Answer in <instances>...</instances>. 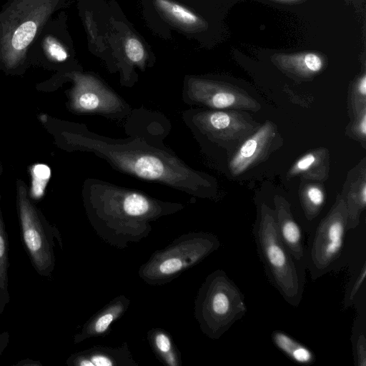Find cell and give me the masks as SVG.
I'll return each mask as SVG.
<instances>
[{
    "label": "cell",
    "instance_id": "3",
    "mask_svg": "<svg viewBox=\"0 0 366 366\" xmlns=\"http://www.w3.org/2000/svg\"><path fill=\"white\" fill-rule=\"evenodd\" d=\"M252 234L269 282L289 305L298 307L304 292L306 270L281 239L273 208L264 202L258 207Z\"/></svg>",
    "mask_w": 366,
    "mask_h": 366
},
{
    "label": "cell",
    "instance_id": "31",
    "mask_svg": "<svg viewBox=\"0 0 366 366\" xmlns=\"http://www.w3.org/2000/svg\"><path fill=\"white\" fill-rule=\"evenodd\" d=\"M26 362H25L24 360H21L17 365H41V363L38 361H34L32 360H29V362L28 360H25Z\"/></svg>",
    "mask_w": 366,
    "mask_h": 366
},
{
    "label": "cell",
    "instance_id": "22",
    "mask_svg": "<svg viewBox=\"0 0 366 366\" xmlns=\"http://www.w3.org/2000/svg\"><path fill=\"white\" fill-rule=\"evenodd\" d=\"M271 340L291 361L302 365H312L315 362V355L312 351L287 333L282 330H274L271 334Z\"/></svg>",
    "mask_w": 366,
    "mask_h": 366
},
{
    "label": "cell",
    "instance_id": "15",
    "mask_svg": "<svg viewBox=\"0 0 366 366\" xmlns=\"http://www.w3.org/2000/svg\"><path fill=\"white\" fill-rule=\"evenodd\" d=\"M346 204L349 229H355L360 223V217L366 208V159L349 172L340 194Z\"/></svg>",
    "mask_w": 366,
    "mask_h": 366
},
{
    "label": "cell",
    "instance_id": "14",
    "mask_svg": "<svg viewBox=\"0 0 366 366\" xmlns=\"http://www.w3.org/2000/svg\"><path fill=\"white\" fill-rule=\"evenodd\" d=\"M271 61L280 71L296 81L312 79L326 64L323 54L312 51L277 53L271 56Z\"/></svg>",
    "mask_w": 366,
    "mask_h": 366
},
{
    "label": "cell",
    "instance_id": "2",
    "mask_svg": "<svg viewBox=\"0 0 366 366\" xmlns=\"http://www.w3.org/2000/svg\"><path fill=\"white\" fill-rule=\"evenodd\" d=\"M73 142L94 153L114 169L138 179L159 183L201 198L212 197L214 179L189 167L172 153L135 139L115 142L97 136L77 134Z\"/></svg>",
    "mask_w": 366,
    "mask_h": 366
},
{
    "label": "cell",
    "instance_id": "5",
    "mask_svg": "<svg viewBox=\"0 0 366 366\" xmlns=\"http://www.w3.org/2000/svg\"><path fill=\"white\" fill-rule=\"evenodd\" d=\"M247 310L244 295L220 269L206 277L194 302V317L199 327L212 340L219 339Z\"/></svg>",
    "mask_w": 366,
    "mask_h": 366
},
{
    "label": "cell",
    "instance_id": "1",
    "mask_svg": "<svg viewBox=\"0 0 366 366\" xmlns=\"http://www.w3.org/2000/svg\"><path fill=\"white\" fill-rule=\"evenodd\" d=\"M83 199L89 221L97 234L118 248L141 241L151 232V222L184 208L182 204L164 202L141 191L97 179L84 182Z\"/></svg>",
    "mask_w": 366,
    "mask_h": 366
},
{
    "label": "cell",
    "instance_id": "11",
    "mask_svg": "<svg viewBox=\"0 0 366 366\" xmlns=\"http://www.w3.org/2000/svg\"><path fill=\"white\" fill-rule=\"evenodd\" d=\"M71 105L79 112L117 116L128 112L124 101L97 78L74 74Z\"/></svg>",
    "mask_w": 366,
    "mask_h": 366
},
{
    "label": "cell",
    "instance_id": "18",
    "mask_svg": "<svg viewBox=\"0 0 366 366\" xmlns=\"http://www.w3.org/2000/svg\"><path fill=\"white\" fill-rule=\"evenodd\" d=\"M36 54L54 63L64 62L69 57L67 46L55 34L51 18L43 26L32 42L27 58Z\"/></svg>",
    "mask_w": 366,
    "mask_h": 366
},
{
    "label": "cell",
    "instance_id": "27",
    "mask_svg": "<svg viewBox=\"0 0 366 366\" xmlns=\"http://www.w3.org/2000/svg\"><path fill=\"white\" fill-rule=\"evenodd\" d=\"M31 195L34 198H40L51 177V170L45 164H36L32 169Z\"/></svg>",
    "mask_w": 366,
    "mask_h": 366
},
{
    "label": "cell",
    "instance_id": "32",
    "mask_svg": "<svg viewBox=\"0 0 366 366\" xmlns=\"http://www.w3.org/2000/svg\"><path fill=\"white\" fill-rule=\"evenodd\" d=\"M271 1L280 4H293L302 0H270Z\"/></svg>",
    "mask_w": 366,
    "mask_h": 366
},
{
    "label": "cell",
    "instance_id": "24",
    "mask_svg": "<svg viewBox=\"0 0 366 366\" xmlns=\"http://www.w3.org/2000/svg\"><path fill=\"white\" fill-rule=\"evenodd\" d=\"M350 117L366 109V74L362 72L352 83L348 95Z\"/></svg>",
    "mask_w": 366,
    "mask_h": 366
},
{
    "label": "cell",
    "instance_id": "21",
    "mask_svg": "<svg viewBox=\"0 0 366 366\" xmlns=\"http://www.w3.org/2000/svg\"><path fill=\"white\" fill-rule=\"evenodd\" d=\"M149 343L157 358L167 366H180L181 355L169 333L153 328L147 333Z\"/></svg>",
    "mask_w": 366,
    "mask_h": 366
},
{
    "label": "cell",
    "instance_id": "17",
    "mask_svg": "<svg viewBox=\"0 0 366 366\" xmlns=\"http://www.w3.org/2000/svg\"><path fill=\"white\" fill-rule=\"evenodd\" d=\"M69 366H138L132 357L127 342L112 348L94 346L70 355Z\"/></svg>",
    "mask_w": 366,
    "mask_h": 366
},
{
    "label": "cell",
    "instance_id": "4",
    "mask_svg": "<svg viewBox=\"0 0 366 366\" xmlns=\"http://www.w3.org/2000/svg\"><path fill=\"white\" fill-rule=\"evenodd\" d=\"M60 0H8L0 11V63L14 69L29 49Z\"/></svg>",
    "mask_w": 366,
    "mask_h": 366
},
{
    "label": "cell",
    "instance_id": "12",
    "mask_svg": "<svg viewBox=\"0 0 366 366\" xmlns=\"http://www.w3.org/2000/svg\"><path fill=\"white\" fill-rule=\"evenodd\" d=\"M282 144L276 124L267 120L231 154L228 163L230 174L238 176L265 161Z\"/></svg>",
    "mask_w": 366,
    "mask_h": 366
},
{
    "label": "cell",
    "instance_id": "28",
    "mask_svg": "<svg viewBox=\"0 0 366 366\" xmlns=\"http://www.w3.org/2000/svg\"><path fill=\"white\" fill-rule=\"evenodd\" d=\"M124 51L130 62L143 66L147 53L142 42L135 36H128L124 42Z\"/></svg>",
    "mask_w": 366,
    "mask_h": 366
},
{
    "label": "cell",
    "instance_id": "13",
    "mask_svg": "<svg viewBox=\"0 0 366 366\" xmlns=\"http://www.w3.org/2000/svg\"><path fill=\"white\" fill-rule=\"evenodd\" d=\"M273 210L281 239L298 264L306 270L305 231L295 217L291 204L283 196L277 194Z\"/></svg>",
    "mask_w": 366,
    "mask_h": 366
},
{
    "label": "cell",
    "instance_id": "25",
    "mask_svg": "<svg viewBox=\"0 0 366 366\" xmlns=\"http://www.w3.org/2000/svg\"><path fill=\"white\" fill-rule=\"evenodd\" d=\"M360 318L354 322L351 342L355 366H366V336L365 327H361Z\"/></svg>",
    "mask_w": 366,
    "mask_h": 366
},
{
    "label": "cell",
    "instance_id": "26",
    "mask_svg": "<svg viewBox=\"0 0 366 366\" xmlns=\"http://www.w3.org/2000/svg\"><path fill=\"white\" fill-rule=\"evenodd\" d=\"M365 277L366 260L364 259L359 269L355 272L347 285L343 299L344 309L346 310L350 307L355 303V299L363 286Z\"/></svg>",
    "mask_w": 366,
    "mask_h": 366
},
{
    "label": "cell",
    "instance_id": "19",
    "mask_svg": "<svg viewBox=\"0 0 366 366\" xmlns=\"http://www.w3.org/2000/svg\"><path fill=\"white\" fill-rule=\"evenodd\" d=\"M330 169L329 152L325 148H317L299 158L290 169V177L300 176L304 179L325 181Z\"/></svg>",
    "mask_w": 366,
    "mask_h": 366
},
{
    "label": "cell",
    "instance_id": "20",
    "mask_svg": "<svg viewBox=\"0 0 366 366\" xmlns=\"http://www.w3.org/2000/svg\"><path fill=\"white\" fill-rule=\"evenodd\" d=\"M158 10L168 19L189 30L205 29L207 22L187 8L171 0H154Z\"/></svg>",
    "mask_w": 366,
    "mask_h": 366
},
{
    "label": "cell",
    "instance_id": "10",
    "mask_svg": "<svg viewBox=\"0 0 366 366\" xmlns=\"http://www.w3.org/2000/svg\"><path fill=\"white\" fill-rule=\"evenodd\" d=\"M183 98L189 104L210 109L257 112L260 104L244 90L217 80L189 77L184 83Z\"/></svg>",
    "mask_w": 366,
    "mask_h": 366
},
{
    "label": "cell",
    "instance_id": "16",
    "mask_svg": "<svg viewBox=\"0 0 366 366\" xmlns=\"http://www.w3.org/2000/svg\"><path fill=\"white\" fill-rule=\"evenodd\" d=\"M129 305V299L124 295L114 298L84 324L81 330L74 337V344L108 334L112 324L125 314Z\"/></svg>",
    "mask_w": 366,
    "mask_h": 366
},
{
    "label": "cell",
    "instance_id": "6",
    "mask_svg": "<svg viewBox=\"0 0 366 366\" xmlns=\"http://www.w3.org/2000/svg\"><path fill=\"white\" fill-rule=\"evenodd\" d=\"M220 246L211 232H189L154 252L139 269V277L149 285H162L200 263Z\"/></svg>",
    "mask_w": 366,
    "mask_h": 366
},
{
    "label": "cell",
    "instance_id": "9",
    "mask_svg": "<svg viewBox=\"0 0 366 366\" xmlns=\"http://www.w3.org/2000/svg\"><path fill=\"white\" fill-rule=\"evenodd\" d=\"M17 200L24 247L36 272L42 277H50L55 266L54 239L61 242L60 234L31 203L24 187H19Z\"/></svg>",
    "mask_w": 366,
    "mask_h": 366
},
{
    "label": "cell",
    "instance_id": "29",
    "mask_svg": "<svg viewBox=\"0 0 366 366\" xmlns=\"http://www.w3.org/2000/svg\"><path fill=\"white\" fill-rule=\"evenodd\" d=\"M348 135L365 145L366 141V109L351 117V122L347 129Z\"/></svg>",
    "mask_w": 366,
    "mask_h": 366
},
{
    "label": "cell",
    "instance_id": "30",
    "mask_svg": "<svg viewBox=\"0 0 366 366\" xmlns=\"http://www.w3.org/2000/svg\"><path fill=\"white\" fill-rule=\"evenodd\" d=\"M9 339V335L7 332H4L0 334V356L7 346Z\"/></svg>",
    "mask_w": 366,
    "mask_h": 366
},
{
    "label": "cell",
    "instance_id": "7",
    "mask_svg": "<svg viewBox=\"0 0 366 366\" xmlns=\"http://www.w3.org/2000/svg\"><path fill=\"white\" fill-rule=\"evenodd\" d=\"M348 230L346 204L338 194L306 242V270L312 280L337 267L343 257Z\"/></svg>",
    "mask_w": 366,
    "mask_h": 366
},
{
    "label": "cell",
    "instance_id": "8",
    "mask_svg": "<svg viewBox=\"0 0 366 366\" xmlns=\"http://www.w3.org/2000/svg\"><path fill=\"white\" fill-rule=\"evenodd\" d=\"M184 119L190 128L231 154L261 126L246 111L234 109H192Z\"/></svg>",
    "mask_w": 366,
    "mask_h": 366
},
{
    "label": "cell",
    "instance_id": "23",
    "mask_svg": "<svg viewBox=\"0 0 366 366\" xmlns=\"http://www.w3.org/2000/svg\"><path fill=\"white\" fill-rule=\"evenodd\" d=\"M8 235L0 208V315L10 301L8 290L9 269Z\"/></svg>",
    "mask_w": 366,
    "mask_h": 366
}]
</instances>
